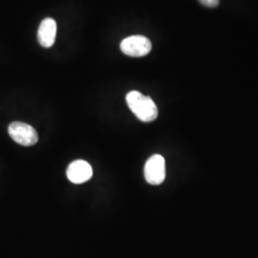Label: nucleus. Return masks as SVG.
<instances>
[{
    "instance_id": "nucleus-3",
    "label": "nucleus",
    "mask_w": 258,
    "mask_h": 258,
    "mask_svg": "<svg viewBox=\"0 0 258 258\" xmlns=\"http://www.w3.org/2000/svg\"><path fill=\"white\" fill-rule=\"evenodd\" d=\"M145 178L148 184H161L166 179V161L159 154L150 157L145 166Z\"/></svg>"
},
{
    "instance_id": "nucleus-7",
    "label": "nucleus",
    "mask_w": 258,
    "mask_h": 258,
    "mask_svg": "<svg viewBox=\"0 0 258 258\" xmlns=\"http://www.w3.org/2000/svg\"><path fill=\"white\" fill-rule=\"evenodd\" d=\"M200 3L208 8H215L219 5L220 0H199Z\"/></svg>"
},
{
    "instance_id": "nucleus-1",
    "label": "nucleus",
    "mask_w": 258,
    "mask_h": 258,
    "mask_svg": "<svg viewBox=\"0 0 258 258\" xmlns=\"http://www.w3.org/2000/svg\"><path fill=\"white\" fill-rule=\"evenodd\" d=\"M126 102L130 110L134 113L139 120L144 122L156 120L158 108L150 97L145 96L139 91H131L126 95Z\"/></svg>"
},
{
    "instance_id": "nucleus-2",
    "label": "nucleus",
    "mask_w": 258,
    "mask_h": 258,
    "mask_svg": "<svg viewBox=\"0 0 258 258\" xmlns=\"http://www.w3.org/2000/svg\"><path fill=\"white\" fill-rule=\"evenodd\" d=\"M8 132L11 138L23 147L34 146L38 141L37 130L32 125L25 122H21V121L12 122L9 125Z\"/></svg>"
},
{
    "instance_id": "nucleus-6",
    "label": "nucleus",
    "mask_w": 258,
    "mask_h": 258,
    "mask_svg": "<svg viewBox=\"0 0 258 258\" xmlns=\"http://www.w3.org/2000/svg\"><path fill=\"white\" fill-rule=\"evenodd\" d=\"M56 35V23L53 19H43L38 27L37 39L39 44L45 48H50L55 43Z\"/></svg>"
},
{
    "instance_id": "nucleus-5",
    "label": "nucleus",
    "mask_w": 258,
    "mask_h": 258,
    "mask_svg": "<svg viewBox=\"0 0 258 258\" xmlns=\"http://www.w3.org/2000/svg\"><path fill=\"white\" fill-rule=\"evenodd\" d=\"M66 174L70 182L83 184L92 178V166L83 160H77L69 165Z\"/></svg>"
},
{
    "instance_id": "nucleus-4",
    "label": "nucleus",
    "mask_w": 258,
    "mask_h": 258,
    "mask_svg": "<svg viewBox=\"0 0 258 258\" xmlns=\"http://www.w3.org/2000/svg\"><path fill=\"white\" fill-rule=\"evenodd\" d=\"M120 50L124 55L129 56H144L151 51V41L144 36H131L124 38L120 42Z\"/></svg>"
}]
</instances>
